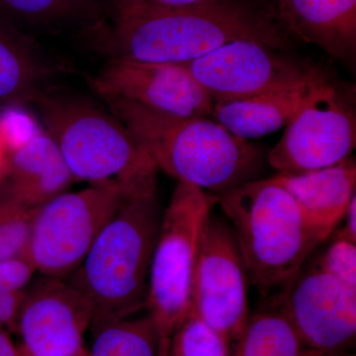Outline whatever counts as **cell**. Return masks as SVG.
Wrapping results in <instances>:
<instances>
[{"label": "cell", "mask_w": 356, "mask_h": 356, "mask_svg": "<svg viewBox=\"0 0 356 356\" xmlns=\"http://www.w3.org/2000/svg\"><path fill=\"white\" fill-rule=\"evenodd\" d=\"M97 95L179 117L211 118L214 100L181 65L108 58L92 79Z\"/></svg>", "instance_id": "4fadbf2b"}, {"label": "cell", "mask_w": 356, "mask_h": 356, "mask_svg": "<svg viewBox=\"0 0 356 356\" xmlns=\"http://www.w3.org/2000/svg\"><path fill=\"white\" fill-rule=\"evenodd\" d=\"M159 356H165V353H163V350H161V343H159Z\"/></svg>", "instance_id": "836d02e7"}, {"label": "cell", "mask_w": 356, "mask_h": 356, "mask_svg": "<svg viewBox=\"0 0 356 356\" xmlns=\"http://www.w3.org/2000/svg\"><path fill=\"white\" fill-rule=\"evenodd\" d=\"M214 204L202 189L178 182L163 211L146 306L161 339L172 337L188 315L194 267Z\"/></svg>", "instance_id": "8992f818"}, {"label": "cell", "mask_w": 356, "mask_h": 356, "mask_svg": "<svg viewBox=\"0 0 356 356\" xmlns=\"http://www.w3.org/2000/svg\"><path fill=\"white\" fill-rule=\"evenodd\" d=\"M181 65L214 103L298 88L313 70L281 55L278 49L250 40L229 42Z\"/></svg>", "instance_id": "30bf717a"}, {"label": "cell", "mask_w": 356, "mask_h": 356, "mask_svg": "<svg viewBox=\"0 0 356 356\" xmlns=\"http://www.w3.org/2000/svg\"><path fill=\"white\" fill-rule=\"evenodd\" d=\"M235 341L233 356H304L309 350L276 304L248 316Z\"/></svg>", "instance_id": "d6986e66"}, {"label": "cell", "mask_w": 356, "mask_h": 356, "mask_svg": "<svg viewBox=\"0 0 356 356\" xmlns=\"http://www.w3.org/2000/svg\"><path fill=\"white\" fill-rule=\"evenodd\" d=\"M355 145V110L336 84L313 70L306 95L267 161L280 175H302L350 158Z\"/></svg>", "instance_id": "ba28073f"}, {"label": "cell", "mask_w": 356, "mask_h": 356, "mask_svg": "<svg viewBox=\"0 0 356 356\" xmlns=\"http://www.w3.org/2000/svg\"><path fill=\"white\" fill-rule=\"evenodd\" d=\"M72 172L50 136L40 130L6 156L0 189L27 207L36 209L69 191Z\"/></svg>", "instance_id": "5bb4252c"}, {"label": "cell", "mask_w": 356, "mask_h": 356, "mask_svg": "<svg viewBox=\"0 0 356 356\" xmlns=\"http://www.w3.org/2000/svg\"><path fill=\"white\" fill-rule=\"evenodd\" d=\"M275 304L309 350H348L355 343L356 291L316 259L284 283Z\"/></svg>", "instance_id": "8fae6325"}, {"label": "cell", "mask_w": 356, "mask_h": 356, "mask_svg": "<svg viewBox=\"0 0 356 356\" xmlns=\"http://www.w3.org/2000/svg\"><path fill=\"white\" fill-rule=\"evenodd\" d=\"M74 180H133L158 168L111 112L83 96L49 86L31 102Z\"/></svg>", "instance_id": "5b68a950"}, {"label": "cell", "mask_w": 356, "mask_h": 356, "mask_svg": "<svg viewBox=\"0 0 356 356\" xmlns=\"http://www.w3.org/2000/svg\"><path fill=\"white\" fill-rule=\"evenodd\" d=\"M310 76L298 88L245 99L215 102L211 118L236 137L245 140L275 132L286 126L298 109Z\"/></svg>", "instance_id": "ac0fdd59"}, {"label": "cell", "mask_w": 356, "mask_h": 356, "mask_svg": "<svg viewBox=\"0 0 356 356\" xmlns=\"http://www.w3.org/2000/svg\"><path fill=\"white\" fill-rule=\"evenodd\" d=\"M25 289L0 293V330L15 334L18 315L24 298Z\"/></svg>", "instance_id": "4316f807"}, {"label": "cell", "mask_w": 356, "mask_h": 356, "mask_svg": "<svg viewBox=\"0 0 356 356\" xmlns=\"http://www.w3.org/2000/svg\"><path fill=\"white\" fill-rule=\"evenodd\" d=\"M304 356H355L348 350L318 351L308 350Z\"/></svg>", "instance_id": "4dcf8cb0"}, {"label": "cell", "mask_w": 356, "mask_h": 356, "mask_svg": "<svg viewBox=\"0 0 356 356\" xmlns=\"http://www.w3.org/2000/svg\"><path fill=\"white\" fill-rule=\"evenodd\" d=\"M54 72L34 40L11 26L0 25V102L8 106L32 102L50 86Z\"/></svg>", "instance_id": "e0dca14e"}, {"label": "cell", "mask_w": 356, "mask_h": 356, "mask_svg": "<svg viewBox=\"0 0 356 356\" xmlns=\"http://www.w3.org/2000/svg\"><path fill=\"white\" fill-rule=\"evenodd\" d=\"M100 41L108 58L182 65L236 40L284 48L288 32L267 2L222 0L184 9L112 6Z\"/></svg>", "instance_id": "6da1fadb"}, {"label": "cell", "mask_w": 356, "mask_h": 356, "mask_svg": "<svg viewBox=\"0 0 356 356\" xmlns=\"http://www.w3.org/2000/svg\"><path fill=\"white\" fill-rule=\"evenodd\" d=\"M161 348L165 356H229L228 341L192 312Z\"/></svg>", "instance_id": "44dd1931"}, {"label": "cell", "mask_w": 356, "mask_h": 356, "mask_svg": "<svg viewBox=\"0 0 356 356\" xmlns=\"http://www.w3.org/2000/svg\"><path fill=\"white\" fill-rule=\"evenodd\" d=\"M211 196L233 229L248 280L261 290L284 284L325 240L273 177Z\"/></svg>", "instance_id": "277c9868"}, {"label": "cell", "mask_w": 356, "mask_h": 356, "mask_svg": "<svg viewBox=\"0 0 356 356\" xmlns=\"http://www.w3.org/2000/svg\"><path fill=\"white\" fill-rule=\"evenodd\" d=\"M83 7L81 0H0V13L15 24L58 29Z\"/></svg>", "instance_id": "7402d4cb"}, {"label": "cell", "mask_w": 356, "mask_h": 356, "mask_svg": "<svg viewBox=\"0 0 356 356\" xmlns=\"http://www.w3.org/2000/svg\"><path fill=\"white\" fill-rule=\"evenodd\" d=\"M91 322L90 303L67 278L35 275L16 324L18 356H76Z\"/></svg>", "instance_id": "7c38bea8"}, {"label": "cell", "mask_w": 356, "mask_h": 356, "mask_svg": "<svg viewBox=\"0 0 356 356\" xmlns=\"http://www.w3.org/2000/svg\"><path fill=\"white\" fill-rule=\"evenodd\" d=\"M219 1L222 0H112V6L151 9H184Z\"/></svg>", "instance_id": "83f0119b"}, {"label": "cell", "mask_w": 356, "mask_h": 356, "mask_svg": "<svg viewBox=\"0 0 356 356\" xmlns=\"http://www.w3.org/2000/svg\"><path fill=\"white\" fill-rule=\"evenodd\" d=\"M163 213L156 175L133 181L81 266L67 278L90 303L91 330L146 309Z\"/></svg>", "instance_id": "7a4b0ae2"}, {"label": "cell", "mask_w": 356, "mask_h": 356, "mask_svg": "<svg viewBox=\"0 0 356 356\" xmlns=\"http://www.w3.org/2000/svg\"><path fill=\"white\" fill-rule=\"evenodd\" d=\"M18 106H9L0 113V140L6 153L17 149L31 139L40 129Z\"/></svg>", "instance_id": "d4e9b609"}, {"label": "cell", "mask_w": 356, "mask_h": 356, "mask_svg": "<svg viewBox=\"0 0 356 356\" xmlns=\"http://www.w3.org/2000/svg\"><path fill=\"white\" fill-rule=\"evenodd\" d=\"M288 33L344 60L356 50V0H266Z\"/></svg>", "instance_id": "9a60e30c"}, {"label": "cell", "mask_w": 356, "mask_h": 356, "mask_svg": "<svg viewBox=\"0 0 356 356\" xmlns=\"http://www.w3.org/2000/svg\"><path fill=\"white\" fill-rule=\"evenodd\" d=\"M6 149L2 145L1 140H0V175H1L2 170H3L4 165H6Z\"/></svg>", "instance_id": "1f68e13d"}, {"label": "cell", "mask_w": 356, "mask_h": 356, "mask_svg": "<svg viewBox=\"0 0 356 356\" xmlns=\"http://www.w3.org/2000/svg\"><path fill=\"white\" fill-rule=\"evenodd\" d=\"M273 178L291 193L309 221L325 238L343 219L355 195L356 165L351 158L315 172L280 173Z\"/></svg>", "instance_id": "2e32d148"}, {"label": "cell", "mask_w": 356, "mask_h": 356, "mask_svg": "<svg viewBox=\"0 0 356 356\" xmlns=\"http://www.w3.org/2000/svg\"><path fill=\"white\" fill-rule=\"evenodd\" d=\"M76 356H88V350H84L83 351H81V353H79V355Z\"/></svg>", "instance_id": "d6a6232c"}, {"label": "cell", "mask_w": 356, "mask_h": 356, "mask_svg": "<svg viewBox=\"0 0 356 356\" xmlns=\"http://www.w3.org/2000/svg\"><path fill=\"white\" fill-rule=\"evenodd\" d=\"M34 212L0 189V261L25 254Z\"/></svg>", "instance_id": "603a6c76"}, {"label": "cell", "mask_w": 356, "mask_h": 356, "mask_svg": "<svg viewBox=\"0 0 356 356\" xmlns=\"http://www.w3.org/2000/svg\"><path fill=\"white\" fill-rule=\"evenodd\" d=\"M92 332L88 356H159L161 337L149 315L111 321Z\"/></svg>", "instance_id": "ffe728a7"}, {"label": "cell", "mask_w": 356, "mask_h": 356, "mask_svg": "<svg viewBox=\"0 0 356 356\" xmlns=\"http://www.w3.org/2000/svg\"><path fill=\"white\" fill-rule=\"evenodd\" d=\"M248 275L228 222L211 213L194 267L189 312L235 341L248 317Z\"/></svg>", "instance_id": "9c48e42d"}, {"label": "cell", "mask_w": 356, "mask_h": 356, "mask_svg": "<svg viewBox=\"0 0 356 356\" xmlns=\"http://www.w3.org/2000/svg\"><path fill=\"white\" fill-rule=\"evenodd\" d=\"M316 261L325 273L356 291V243L337 236Z\"/></svg>", "instance_id": "cb8c5ba5"}, {"label": "cell", "mask_w": 356, "mask_h": 356, "mask_svg": "<svg viewBox=\"0 0 356 356\" xmlns=\"http://www.w3.org/2000/svg\"><path fill=\"white\" fill-rule=\"evenodd\" d=\"M0 356H18L17 346L4 330H0Z\"/></svg>", "instance_id": "f546056e"}, {"label": "cell", "mask_w": 356, "mask_h": 356, "mask_svg": "<svg viewBox=\"0 0 356 356\" xmlns=\"http://www.w3.org/2000/svg\"><path fill=\"white\" fill-rule=\"evenodd\" d=\"M137 179L91 184L81 191H65L36 208L24 254L36 273L72 275L118 209L129 185Z\"/></svg>", "instance_id": "52a82bcc"}, {"label": "cell", "mask_w": 356, "mask_h": 356, "mask_svg": "<svg viewBox=\"0 0 356 356\" xmlns=\"http://www.w3.org/2000/svg\"><path fill=\"white\" fill-rule=\"evenodd\" d=\"M36 270L22 255L0 261V293L19 291L31 282Z\"/></svg>", "instance_id": "484cf974"}, {"label": "cell", "mask_w": 356, "mask_h": 356, "mask_svg": "<svg viewBox=\"0 0 356 356\" xmlns=\"http://www.w3.org/2000/svg\"><path fill=\"white\" fill-rule=\"evenodd\" d=\"M346 225L337 236H341L346 240L356 243V196L351 199L346 215Z\"/></svg>", "instance_id": "f1b7e54d"}, {"label": "cell", "mask_w": 356, "mask_h": 356, "mask_svg": "<svg viewBox=\"0 0 356 356\" xmlns=\"http://www.w3.org/2000/svg\"><path fill=\"white\" fill-rule=\"evenodd\" d=\"M103 102L158 170L213 194L257 179L261 152L212 118L173 116L118 98Z\"/></svg>", "instance_id": "3957f363"}]
</instances>
